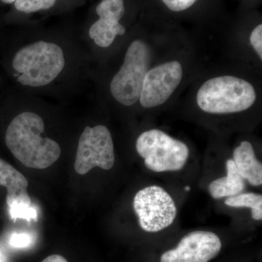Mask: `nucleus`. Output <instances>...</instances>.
I'll return each instance as SVG.
<instances>
[{"label":"nucleus","mask_w":262,"mask_h":262,"mask_svg":"<svg viewBox=\"0 0 262 262\" xmlns=\"http://www.w3.org/2000/svg\"><path fill=\"white\" fill-rule=\"evenodd\" d=\"M8 71L15 89L66 101L83 94L93 64L80 32L24 28L12 40Z\"/></svg>","instance_id":"nucleus-1"},{"label":"nucleus","mask_w":262,"mask_h":262,"mask_svg":"<svg viewBox=\"0 0 262 262\" xmlns=\"http://www.w3.org/2000/svg\"><path fill=\"white\" fill-rule=\"evenodd\" d=\"M17 113L5 134L7 147L25 166L46 169L59 159L61 146L47 134L46 112L51 103L47 98L24 94L14 89L12 96Z\"/></svg>","instance_id":"nucleus-2"},{"label":"nucleus","mask_w":262,"mask_h":262,"mask_svg":"<svg viewBox=\"0 0 262 262\" xmlns=\"http://www.w3.org/2000/svg\"><path fill=\"white\" fill-rule=\"evenodd\" d=\"M151 50L141 39H134L123 51L121 61L105 81L110 99L124 107L139 101L143 81L149 70Z\"/></svg>","instance_id":"nucleus-3"},{"label":"nucleus","mask_w":262,"mask_h":262,"mask_svg":"<svg viewBox=\"0 0 262 262\" xmlns=\"http://www.w3.org/2000/svg\"><path fill=\"white\" fill-rule=\"evenodd\" d=\"M196 103L209 114H232L246 111L254 104V87L244 79L231 75L220 76L206 81L198 90Z\"/></svg>","instance_id":"nucleus-4"},{"label":"nucleus","mask_w":262,"mask_h":262,"mask_svg":"<svg viewBox=\"0 0 262 262\" xmlns=\"http://www.w3.org/2000/svg\"><path fill=\"white\" fill-rule=\"evenodd\" d=\"M95 11L97 19L80 32L92 64L100 53L113 47L117 37H123L127 32L120 22L125 14L124 0H101Z\"/></svg>","instance_id":"nucleus-5"},{"label":"nucleus","mask_w":262,"mask_h":262,"mask_svg":"<svg viewBox=\"0 0 262 262\" xmlns=\"http://www.w3.org/2000/svg\"><path fill=\"white\" fill-rule=\"evenodd\" d=\"M136 149L146 168L156 173L182 170L189 155L184 142L158 129L142 133L136 140Z\"/></svg>","instance_id":"nucleus-6"},{"label":"nucleus","mask_w":262,"mask_h":262,"mask_svg":"<svg viewBox=\"0 0 262 262\" xmlns=\"http://www.w3.org/2000/svg\"><path fill=\"white\" fill-rule=\"evenodd\" d=\"M115 162L113 136L106 125H85L77 141L75 171L84 175L98 167L113 168Z\"/></svg>","instance_id":"nucleus-7"},{"label":"nucleus","mask_w":262,"mask_h":262,"mask_svg":"<svg viewBox=\"0 0 262 262\" xmlns=\"http://www.w3.org/2000/svg\"><path fill=\"white\" fill-rule=\"evenodd\" d=\"M134 208L141 228L148 232L166 228L173 224L177 215L173 198L158 186L146 187L136 193Z\"/></svg>","instance_id":"nucleus-8"},{"label":"nucleus","mask_w":262,"mask_h":262,"mask_svg":"<svg viewBox=\"0 0 262 262\" xmlns=\"http://www.w3.org/2000/svg\"><path fill=\"white\" fill-rule=\"evenodd\" d=\"M182 78L183 67L178 61L165 62L148 70L139 97L141 106L151 108L163 104L178 89Z\"/></svg>","instance_id":"nucleus-9"},{"label":"nucleus","mask_w":262,"mask_h":262,"mask_svg":"<svg viewBox=\"0 0 262 262\" xmlns=\"http://www.w3.org/2000/svg\"><path fill=\"white\" fill-rule=\"evenodd\" d=\"M222 249L219 236L207 231H194L184 236L174 249L163 253L161 262H208Z\"/></svg>","instance_id":"nucleus-10"},{"label":"nucleus","mask_w":262,"mask_h":262,"mask_svg":"<svg viewBox=\"0 0 262 262\" xmlns=\"http://www.w3.org/2000/svg\"><path fill=\"white\" fill-rule=\"evenodd\" d=\"M0 185L7 189L6 202L8 207L14 203L32 204L27 188L29 182L23 174L0 158Z\"/></svg>","instance_id":"nucleus-11"},{"label":"nucleus","mask_w":262,"mask_h":262,"mask_svg":"<svg viewBox=\"0 0 262 262\" xmlns=\"http://www.w3.org/2000/svg\"><path fill=\"white\" fill-rule=\"evenodd\" d=\"M233 161L237 172L244 180L252 186H261L262 184V164L255 155L252 144L244 141L235 148L233 152Z\"/></svg>","instance_id":"nucleus-12"},{"label":"nucleus","mask_w":262,"mask_h":262,"mask_svg":"<svg viewBox=\"0 0 262 262\" xmlns=\"http://www.w3.org/2000/svg\"><path fill=\"white\" fill-rule=\"evenodd\" d=\"M226 168L227 175L215 179L208 186V191L213 199L237 195L246 187L245 180L237 172L233 160H227Z\"/></svg>","instance_id":"nucleus-13"},{"label":"nucleus","mask_w":262,"mask_h":262,"mask_svg":"<svg viewBox=\"0 0 262 262\" xmlns=\"http://www.w3.org/2000/svg\"><path fill=\"white\" fill-rule=\"evenodd\" d=\"M225 203L234 208H251V217L254 220H262V195L255 193H241L235 196H229Z\"/></svg>","instance_id":"nucleus-14"},{"label":"nucleus","mask_w":262,"mask_h":262,"mask_svg":"<svg viewBox=\"0 0 262 262\" xmlns=\"http://www.w3.org/2000/svg\"><path fill=\"white\" fill-rule=\"evenodd\" d=\"M58 0H16L15 9L24 14H32L38 12L51 10L56 5Z\"/></svg>","instance_id":"nucleus-15"},{"label":"nucleus","mask_w":262,"mask_h":262,"mask_svg":"<svg viewBox=\"0 0 262 262\" xmlns=\"http://www.w3.org/2000/svg\"><path fill=\"white\" fill-rule=\"evenodd\" d=\"M9 213L12 220L16 221L18 219L31 220H37V211L32 204L27 203H14L9 206Z\"/></svg>","instance_id":"nucleus-16"},{"label":"nucleus","mask_w":262,"mask_h":262,"mask_svg":"<svg viewBox=\"0 0 262 262\" xmlns=\"http://www.w3.org/2000/svg\"><path fill=\"white\" fill-rule=\"evenodd\" d=\"M32 236L27 233H13L10 236L9 244L15 248H25L32 244Z\"/></svg>","instance_id":"nucleus-17"},{"label":"nucleus","mask_w":262,"mask_h":262,"mask_svg":"<svg viewBox=\"0 0 262 262\" xmlns=\"http://www.w3.org/2000/svg\"><path fill=\"white\" fill-rule=\"evenodd\" d=\"M250 42L257 53L260 59H262V25L259 24L256 27L250 36Z\"/></svg>","instance_id":"nucleus-18"},{"label":"nucleus","mask_w":262,"mask_h":262,"mask_svg":"<svg viewBox=\"0 0 262 262\" xmlns=\"http://www.w3.org/2000/svg\"><path fill=\"white\" fill-rule=\"evenodd\" d=\"M164 4L174 12H180L192 6L198 0H162Z\"/></svg>","instance_id":"nucleus-19"},{"label":"nucleus","mask_w":262,"mask_h":262,"mask_svg":"<svg viewBox=\"0 0 262 262\" xmlns=\"http://www.w3.org/2000/svg\"><path fill=\"white\" fill-rule=\"evenodd\" d=\"M42 262H68V261L61 255L55 254L48 256Z\"/></svg>","instance_id":"nucleus-20"},{"label":"nucleus","mask_w":262,"mask_h":262,"mask_svg":"<svg viewBox=\"0 0 262 262\" xmlns=\"http://www.w3.org/2000/svg\"><path fill=\"white\" fill-rule=\"evenodd\" d=\"M0 262H7V258L5 257L4 253L0 251Z\"/></svg>","instance_id":"nucleus-21"},{"label":"nucleus","mask_w":262,"mask_h":262,"mask_svg":"<svg viewBox=\"0 0 262 262\" xmlns=\"http://www.w3.org/2000/svg\"><path fill=\"white\" fill-rule=\"evenodd\" d=\"M1 1L5 4H12V3H14L16 0H1Z\"/></svg>","instance_id":"nucleus-22"},{"label":"nucleus","mask_w":262,"mask_h":262,"mask_svg":"<svg viewBox=\"0 0 262 262\" xmlns=\"http://www.w3.org/2000/svg\"><path fill=\"white\" fill-rule=\"evenodd\" d=\"M186 190L189 191L190 190V187H187L185 188Z\"/></svg>","instance_id":"nucleus-23"}]
</instances>
